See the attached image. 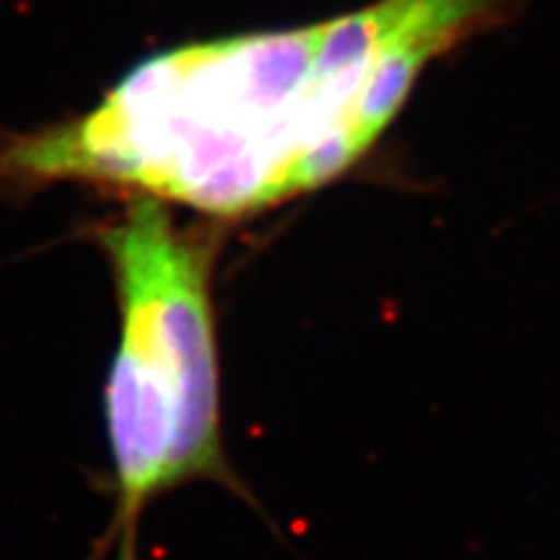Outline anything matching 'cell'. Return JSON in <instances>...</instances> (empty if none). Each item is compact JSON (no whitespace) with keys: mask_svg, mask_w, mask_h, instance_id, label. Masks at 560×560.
<instances>
[{"mask_svg":"<svg viewBox=\"0 0 560 560\" xmlns=\"http://www.w3.org/2000/svg\"><path fill=\"white\" fill-rule=\"evenodd\" d=\"M503 0H374L285 32L195 42L132 68L79 120L16 138L19 179H83L247 215L312 192L380 140L433 60Z\"/></svg>","mask_w":560,"mask_h":560,"instance_id":"6da1fadb","label":"cell"},{"mask_svg":"<svg viewBox=\"0 0 560 560\" xmlns=\"http://www.w3.org/2000/svg\"><path fill=\"white\" fill-rule=\"evenodd\" d=\"M104 249L120 291L107 425L128 532L161 490L223 472L210 249L153 198L130 202Z\"/></svg>","mask_w":560,"mask_h":560,"instance_id":"7a4b0ae2","label":"cell"}]
</instances>
